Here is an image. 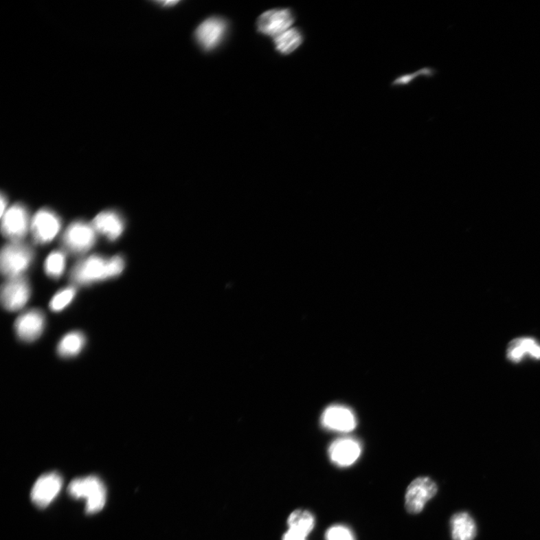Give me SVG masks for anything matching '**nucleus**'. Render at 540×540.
Here are the masks:
<instances>
[{
	"mask_svg": "<svg viewBox=\"0 0 540 540\" xmlns=\"http://www.w3.org/2000/svg\"><path fill=\"white\" fill-rule=\"evenodd\" d=\"M124 268L125 260L120 256L107 259L95 255L79 261L72 269L70 278L76 285H89L118 276Z\"/></svg>",
	"mask_w": 540,
	"mask_h": 540,
	"instance_id": "obj_1",
	"label": "nucleus"
},
{
	"mask_svg": "<svg viewBox=\"0 0 540 540\" xmlns=\"http://www.w3.org/2000/svg\"><path fill=\"white\" fill-rule=\"evenodd\" d=\"M69 494L74 498H85L86 512L94 514L101 511L105 505L107 493L102 481L96 476L77 478L71 482Z\"/></svg>",
	"mask_w": 540,
	"mask_h": 540,
	"instance_id": "obj_2",
	"label": "nucleus"
},
{
	"mask_svg": "<svg viewBox=\"0 0 540 540\" xmlns=\"http://www.w3.org/2000/svg\"><path fill=\"white\" fill-rule=\"evenodd\" d=\"M34 259V251L22 242H11L2 249L0 267L8 279L23 276Z\"/></svg>",
	"mask_w": 540,
	"mask_h": 540,
	"instance_id": "obj_3",
	"label": "nucleus"
},
{
	"mask_svg": "<svg viewBox=\"0 0 540 540\" xmlns=\"http://www.w3.org/2000/svg\"><path fill=\"white\" fill-rule=\"evenodd\" d=\"M96 234L92 224L76 221L64 232L62 243L65 250L73 255H82L93 247Z\"/></svg>",
	"mask_w": 540,
	"mask_h": 540,
	"instance_id": "obj_4",
	"label": "nucleus"
},
{
	"mask_svg": "<svg viewBox=\"0 0 540 540\" xmlns=\"http://www.w3.org/2000/svg\"><path fill=\"white\" fill-rule=\"evenodd\" d=\"M2 233L12 242H21L31 227L27 209L23 204L16 203L6 210L2 216Z\"/></svg>",
	"mask_w": 540,
	"mask_h": 540,
	"instance_id": "obj_5",
	"label": "nucleus"
},
{
	"mask_svg": "<svg viewBox=\"0 0 540 540\" xmlns=\"http://www.w3.org/2000/svg\"><path fill=\"white\" fill-rule=\"evenodd\" d=\"M438 486L429 477L415 479L408 486L405 493V508L409 513H421L425 504L436 495Z\"/></svg>",
	"mask_w": 540,
	"mask_h": 540,
	"instance_id": "obj_6",
	"label": "nucleus"
},
{
	"mask_svg": "<svg viewBox=\"0 0 540 540\" xmlns=\"http://www.w3.org/2000/svg\"><path fill=\"white\" fill-rule=\"evenodd\" d=\"M61 225V219L58 215L51 210L42 209L32 218L30 231L36 243L47 244L59 234Z\"/></svg>",
	"mask_w": 540,
	"mask_h": 540,
	"instance_id": "obj_7",
	"label": "nucleus"
},
{
	"mask_svg": "<svg viewBox=\"0 0 540 540\" xmlns=\"http://www.w3.org/2000/svg\"><path fill=\"white\" fill-rule=\"evenodd\" d=\"M31 295V289L25 278L8 279L2 286L1 302L9 312H18L25 306Z\"/></svg>",
	"mask_w": 540,
	"mask_h": 540,
	"instance_id": "obj_8",
	"label": "nucleus"
},
{
	"mask_svg": "<svg viewBox=\"0 0 540 540\" xmlns=\"http://www.w3.org/2000/svg\"><path fill=\"white\" fill-rule=\"evenodd\" d=\"M63 482L62 477L56 472L47 473L41 476L32 487V502L39 508H45L58 495Z\"/></svg>",
	"mask_w": 540,
	"mask_h": 540,
	"instance_id": "obj_9",
	"label": "nucleus"
},
{
	"mask_svg": "<svg viewBox=\"0 0 540 540\" xmlns=\"http://www.w3.org/2000/svg\"><path fill=\"white\" fill-rule=\"evenodd\" d=\"M45 316L42 311L31 309L22 313L15 321L14 330L20 340L34 342L43 333Z\"/></svg>",
	"mask_w": 540,
	"mask_h": 540,
	"instance_id": "obj_10",
	"label": "nucleus"
},
{
	"mask_svg": "<svg viewBox=\"0 0 540 540\" xmlns=\"http://www.w3.org/2000/svg\"><path fill=\"white\" fill-rule=\"evenodd\" d=\"M294 21L289 10H273L260 16L257 26L262 34L275 38L291 29Z\"/></svg>",
	"mask_w": 540,
	"mask_h": 540,
	"instance_id": "obj_11",
	"label": "nucleus"
},
{
	"mask_svg": "<svg viewBox=\"0 0 540 540\" xmlns=\"http://www.w3.org/2000/svg\"><path fill=\"white\" fill-rule=\"evenodd\" d=\"M331 462L341 468L350 467L361 455L362 448L359 442L351 438L335 440L329 448Z\"/></svg>",
	"mask_w": 540,
	"mask_h": 540,
	"instance_id": "obj_12",
	"label": "nucleus"
},
{
	"mask_svg": "<svg viewBox=\"0 0 540 540\" xmlns=\"http://www.w3.org/2000/svg\"><path fill=\"white\" fill-rule=\"evenodd\" d=\"M321 421L324 428L335 431L349 432L357 427L355 413L348 407L339 405L327 407Z\"/></svg>",
	"mask_w": 540,
	"mask_h": 540,
	"instance_id": "obj_13",
	"label": "nucleus"
},
{
	"mask_svg": "<svg viewBox=\"0 0 540 540\" xmlns=\"http://www.w3.org/2000/svg\"><path fill=\"white\" fill-rule=\"evenodd\" d=\"M226 22L219 18H210L201 23L195 31V38L200 46L206 51L216 48L225 36Z\"/></svg>",
	"mask_w": 540,
	"mask_h": 540,
	"instance_id": "obj_14",
	"label": "nucleus"
},
{
	"mask_svg": "<svg viewBox=\"0 0 540 540\" xmlns=\"http://www.w3.org/2000/svg\"><path fill=\"white\" fill-rule=\"evenodd\" d=\"M97 234H100L111 241L117 240L124 231V218L113 210L100 212L91 223Z\"/></svg>",
	"mask_w": 540,
	"mask_h": 540,
	"instance_id": "obj_15",
	"label": "nucleus"
},
{
	"mask_svg": "<svg viewBox=\"0 0 540 540\" xmlns=\"http://www.w3.org/2000/svg\"><path fill=\"white\" fill-rule=\"evenodd\" d=\"M506 357L510 361L518 363L524 358L540 359V344L534 338L521 337L515 339L509 344L506 350Z\"/></svg>",
	"mask_w": 540,
	"mask_h": 540,
	"instance_id": "obj_16",
	"label": "nucleus"
},
{
	"mask_svg": "<svg viewBox=\"0 0 540 540\" xmlns=\"http://www.w3.org/2000/svg\"><path fill=\"white\" fill-rule=\"evenodd\" d=\"M450 525L453 540H473L477 535L476 524L467 513L454 515Z\"/></svg>",
	"mask_w": 540,
	"mask_h": 540,
	"instance_id": "obj_17",
	"label": "nucleus"
},
{
	"mask_svg": "<svg viewBox=\"0 0 540 540\" xmlns=\"http://www.w3.org/2000/svg\"><path fill=\"white\" fill-rule=\"evenodd\" d=\"M86 344L85 335L80 331H73L65 335L57 346L59 356L69 359L78 356Z\"/></svg>",
	"mask_w": 540,
	"mask_h": 540,
	"instance_id": "obj_18",
	"label": "nucleus"
},
{
	"mask_svg": "<svg viewBox=\"0 0 540 540\" xmlns=\"http://www.w3.org/2000/svg\"><path fill=\"white\" fill-rule=\"evenodd\" d=\"M273 42L278 52L288 55L295 52L302 45L304 36L297 28H291L273 38Z\"/></svg>",
	"mask_w": 540,
	"mask_h": 540,
	"instance_id": "obj_19",
	"label": "nucleus"
},
{
	"mask_svg": "<svg viewBox=\"0 0 540 540\" xmlns=\"http://www.w3.org/2000/svg\"><path fill=\"white\" fill-rule=\"evenodd\" d=\"M288 525L289 530L307 537L315 528V519L313 513L307 510H298L290 515Z\"/></svg>",
	"mask_w": 540,
	"mask_h": 540,
	"instance_id": "obj_20",
	"label": "nucleus"
},
{
	"mask_svg": "<svg viewBox=\"0 0 540 540\" xmlns=\"http://www.w3.org/2000/svg\"><path fill=\"white\" fill-rule=\"evenodd\" d=\"M67 264L65 253L62 251H54L49 255L45 263V271L47 276L57 280L60 278Z\"/></svg>",
	"mask_w": 540,
	"mask_h": 540,
	"instance_id": "obj_21",
	"label": "nucleus"
},
{
	"mask_svg": "<svg viewBox=\"0 0 540 540\" xmlns=\"http://www.w3.org/2000/svg\"><path fill=\"white\" fill-rule=\"evenodd\" d=\"M76 289L73 286L65 288L57 292L50 302V308L54 313L62 312L65 308L71 304V302L76 295Z\"/></svg>",
	"mask_w": 540,
	"mask_h": 540,
	"instance_id": "obj_22",
	"label": "nucleus"
},
{
	"mask_svg": "<svg viewBox=\"0 0 540 540\" xmlns=\"http://www.w3.org/2000/svg\"><path fill=\"white\" fill-rule=\"evenodd\" d=\"M325 540H355V537L349 528L335 525L326 530Z\"/></svg>",
	"mask_w": 540,
	"mask_h": 540,
	"instance_id": "obj_23",
	"label": "nucleus"
},
{
	"mask_svg": "<svg viewBox=\"0 0 540 540\" xmlns=\"http://www.w3.org/2000/svg\"><path fill=\"white\" fill-rule=\"evenodd\" d=\"M431 75V70L429 69H423L419 71H416L412 75H406L405 76H402L396 79L394 82V85H404L408 83L414 79L415 77L419 76H429Z\"/></svg>",
	"mask_w": 540,
	"mask_h": 540,
	"instance_id": "obj_24",
	"label": "nucleus"
},
{
	"mask_svg": "<svg viewBox=\"0 0 540 540\" xmlns=\"http://www.w3.org/2000/svg\"><path fill=\"white\" fill-rule=\"evenodd\" d=\"M306 537L301 535L297 532L289 530L284 535L282 540H306Z\"/></svg>",
	"mask_w": 540,
	"mask_h": 540,
	"instance_id": "obj_25",
	"label": "nucleus"
},
{
	"mask_svg": "<svg viewBox=\"0 0 540 540\" xmlns=\"http://www.w3.org/2000/svg\"><path fill=\"white\" fill-rule=\"evenodd\" d=\"M7 207V198L4 195L3 193L1 194V215L3 216L5 214V209Z\"/></svg>",
	"mask_w": 540,
	"mask_h": 540,
	"instance_id": "obj_26",
	"label": "nucleus"
},
{
	"mask_svg": "<svg viewBox=\"0 0 540 540\" xmlns=\"http://www.w3.org/2000/svg\"><path fill=\"white\" fill-rule=\"evenodd\" d=\"M159 3L164 5L163 6H173L176 4L179 3V1H164V2H159Z\"/></svg>",
	"mask_w": 540,
	"mask_h": 540,
	"instance_id": "obj_27",
	"label": "nucleus"
}]
</instances>
